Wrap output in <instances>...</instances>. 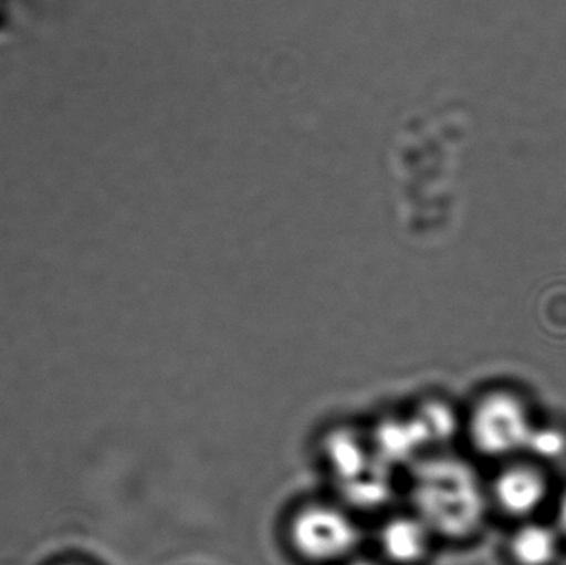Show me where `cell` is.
<instances>
[{"label": "cell", "mask_w": 566, "mask_h": 565, "mask_svg": "<svg viewBox=\"0 0 566 565\" xmlns=\"http://www.w3.org/2000/svg\"><path fill=\"white\" fill-rule=\"evenodd\" d=\"M434 534L412 511L392 514L378 531L381 553L396 564H415L431 550Z\"/></svg>", "instance_id": "obj_4"}, {"label": "cell", "mask_w": 566, "mask_h": 565, "mask_svg": "<svg viewBox=\"0 0 566 565\" xmlns=\"http://www.w3.org/2000/svg\"><path fill=\"white\" fill-rule=\"evenodd\" d=\"M494 493L502 510L514 516H527L541 506L547 494V486L537 471L514 468L499 477Z\"/></svg>", "instance_id": "obj_5"}, {"label": "cell", "mask_w": 566, "mask_h": 565, "mask_svg": "<svg viewBox=\"0 0 566 565\" xmlns=\"http://www.w3.org/2000/svg\"><path fill=\"white\" fill-rule=\"evenodd\" d=\"M290 546L303 559L335 563L352 556L361 543V527L348 508L338 503H308L293 511L286 526Z\"/></svg>", "instance_id": "obj_2"}, {"label": "cell", "mask_w": 566, "mask_h": 565, "mask_svg": "<svg viewBox=\"0 0 566 565\" xmlns=\"http://www.w3.org/2000/svg\"><path fill=\"white\" fill-rule=\"evenodd\" d=\"M411 415L418 423L428 448L448 443L458 431V415L444 401H426L421 407L416 405Z\"/></svg>", "instance_id": "obj_7"}, {"label": "cell", "mask_w": 566, "mask_h": 565, "mask_svg": "<svg viewBox=\"0 0 566 565\" xmlns=\"http://www.w3.org/2000/svg\"><path fill=\"white\" fill-rule=\"evenodd\" d=\"M511 554L518 565H552L557 559V536L548 527L531 524L514 534Z\"/></svg>", "instance_id": "obj_6"}, {"label": "cell", "mask_w": 566, "mask_h": 565, "mask_svg": "<svg viewBox=\"0 0 566 565\" xmlns=\"http://www.w3.org/2000/svg\"><path fill=\"white\" fill-rule=\"evenodd\" d=\"M408 500L434 537L451 541L474 536L488 510L474 468L449 454H428L409 470Z\"/></svg>", "instance_id": "obj_1"}, {"label": "cell", "mask_w": 566, "mask_h": 565, "mask_svg": "<svg viewBox=\"0 0 566 565\" xmlns=\"http://www.w3.org/2000/svg\"><path fill=\"white\" fill-rule=\"evenodd\" d=\"M560 523L562 526H564V530L566 531V496L564 498V503H562L560 506Z\"/></svg>", "instance_id": "obj_9"}, {"label": "cell", "mask_w": 566, "mask_h": 565, "mask_svg": "<svg viewBox=\"0 0 566 565\" xmlns=\"http://www.w3.org/2000/svg\"><path fill=\"white\" fill-rule=\"evenodd\" d=\"M348 565H378L373 563V561H352Z\"/></svg>", "instance_id": "obj_10"}, {"label": "cell", "mask_w": 566, "mask_h": 565, "mask_svg": "<svg viewBox=\"0 0 566 565\" xmlns=\"http://www.w3.org/2000/svg\"><path fill=\"white\" fill-rule=\"evenodd\" d=\"M534 427L522 401L509 394L482 398L469 421L474 447L488 457H505L527 447Z\"/></svg>", "instance_id": "obj_3"}, {"label": "cell", "mask_w": 566, "mask_h": 565, "mask_svg": "<svg viewBox=\"0 0 566 565\" xmlns=\"http://www.w3.org/2000/svg\"><path fill=\"white\" fill-rule=\"evenodd\" d=\"M56 565H88V564L80 563V561H65V563H60Z\"/></svg>", "instance_id": "obj_11"}, {"label": "cell", "mask_w": 566, "mask_h": 565, "mask_svg": "<svg viewBox=\"0 0 566 565\" xmlns=\"http://www.w3.org/2000/svg\"><path fill=\"white\" fill-rule=\"evenodd\" d=\"M525 450H531V453L544 460H558L566 453V437L554 428H534Z\"/></svg>", "instance_id": "obj_8"}]
</instances>
